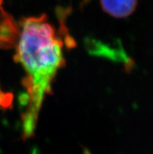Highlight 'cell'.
Segmentation results:
<instances>
[{"mask_svg": "<svg viewBox=\"0 0 153 154\" xmlns=\"http://www.w3.org/2000/svg\"><path fill=\"white\" fill-rule=\"evenodd\" d=\"M21 31L14 60L26 71L23 85L27 91L23 103V137L34 135L38 117L45 95L52 92V82L65 64L63 41L45 14L20 20Z\"/></svg>", "mask_w": 153, "mask_h": 154, "instance_id": "cell-1", "label": "cell"}, {"mask_svg": "<svg viewBox=\"0 0 153 154\" xmlns=\"http://www.w3.org/2000/svg\"><path fill=\"white\" fill-rule=\"evenodd\" d=\"M20 33L14 18L0 8V49H10L17 44Z\"/></svg>", "mask_w": 153, "mask_h": 154, "instance_id": "cell-2", "label": "cell"}, {"mask_svg": "<svg viewBox=\"0 0 153 154\" xmlns=\"http://www.w3.org/2000/svg\"><path fill=\"white\" fill-rule=\"evenodd\" d=\"M103 10L113 17L124 18L133 14L138 0H100Z\"/></svg>", "mask_w": 153, "mask_h": 154, "instance_id": "cell-3", "label": "cell"}, {"mask_svg": "<svg viewBox=\"0 0 153 154\" xmlns=\"http://www.w3.org/2000/svg\"><path fill=\"white\" fill-rule=\"evenodd\" d=\"M13 102V95L11 93H5L0 89V107L9 108Z\"/></svg>", "mask_w": 153, "mask_h": 154, "instance_id": "cell-4", "label": "cell"}, {"mask_svg": "<svg viewBox=\"0 0 153 154\" xmlns=\"http://www.w3.org/2000/svg\"><path fill=\"white\" fill-rule=\"evenodd\" d=\"M2 2H3V0H0V8H1V5L2 4Z\"/></svg>", "mask_w": 153, "mask_h": 154, "instance_id": "cell-5", "label": "cell"}]
</instances>
